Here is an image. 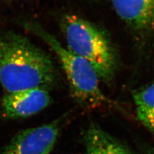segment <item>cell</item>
Wrapping results in <instances>:
<instances>
[{
  "mask_svg": "<svg viewBox=\"0 0 154 154\" xmlns=\"http://www.w3.org/2000/svg\"><path fill=\"white\" fill-rule=\"evenodd\" d=\"M50 56L21 35H0V84L7 93L50 88L57 82Z\"/></svg>",
  "mask_w": 154,
  "mask_h": 154,
  "instance_id": "cell-1",
  "label": "cell"
},
{
  "mask_svg": "<svg viewBox=\"0 0 154 154\" xmlns=\"http://www.w3.org/2000/svg\"><path fill=\"white\" fill-rule=\"evenodd\" d=\"M67 49L91 64L100 80L106 83L114 78L118 59L107 34L94 24L75 14H66L60 23Z\"/></svg>",
  "mask_w": 154,
  "mask_h": 154,
  "instance_id": "cell-2",
  "label": "cell"
},
{
  "mask_svg": "<svg viewBox=\"0 0 154 154\" xmlns=\"http://www.w3.org/2000/svg\"><path fill=\"white\" fill-rule=\"evenodd\" d=\"M25 26L41 37L57 56L68 81L72 97L77 103L87 108L106 105L119 108L103 93L100 85V77L89 62L71 53L37 23H26Z\"/></svg>",
  "mask_w": 154,
  "mask_h": 154,
  "instance_id": "cell-3",
  "label": "cell"
},
{
  "mask_svg": "<svg viewBox=\"0 0 154 154\" xmlns=\"http://www.w3.org/2000/svg\"><path fill=\"white\" fill-rule=\"evenodd\" d=\"M60 131L59 120L24 130L12 139L0 154H50Z\"/></svg>",
  "mask_w": 154,
  "mask_h": 154,
  "instance_id": "cell-4",
  "label": "cell"
},
{
  "mask_svg": "<svg viewBox=\"0 0 154 154\" xmlns=\"http://www.w3.org/2000/svg\"><path fill=\"white\" fill-rule=\"evenodd\" d=\"M51 103L47 89L37 88L7 93L2 100L3 112L9 118L31 116L39 112Z\"/></svg>",
  "mask_w": 154,
  "mask_h": 154,
  "instance_id": "cell-5",
  "label": "cell"
},
{
  "mask_svg": "<svg viewBox=\"0 0 154 154\" xmlns=\"http://www.w3.org/2000/svg\"><path fill=\"white\" fill-rule=\"evenodd\" d=\"M120 19L134 31H154V0H111Z\"/></svg>",
  "mask_w": 154,
  "mask_h": 154,
  "instance_id": "cell-6",
  "label": "cell"
},
{
  "mask_svg": "<svg viewBox=\"0 0 154 154\" xmlns=\"http://www.w3.org/2000/svg\"><path fill=\"white\" fill-rule=\"evenodd\" d=\"M84 143L85 154H135L127 146L93 123L84 134Z\"/></svg>",
  "mask_w": 154,
  "mask_h": 154,
  "instance_id": "cell-7",
  "label": "cell"
},
{
  "mask_svg": "<svg viewBox=\"0 0 154 154\" xmlns=\"http://www.w3.org/2000/svg\"><path fill=\"white\" fill-rule=\"evenodd\" d=\"M138 119L154 133V83L133 93Z\"/></svg>",
  "mask_w": 154,
  "mask_h": 154,
  "instance_id": "cell-8",
  "label": "cell"
},
{
  "mask_svg": "<svg viewBox=\"0 0 154 154\" xmlns=\"http://www.w3.org/2000/svg\"><path fill=\"white\" fill-rule=\"evenodd\" d=\"M144 154H154V146L150 147L146 149Z\"/></svg>",
  "mask_w": 154,
  "mask_h": 154,
  "instance_id": "cell-9",
  "label": "cell"
}]
</instances>
